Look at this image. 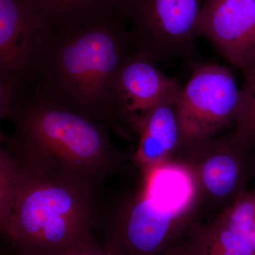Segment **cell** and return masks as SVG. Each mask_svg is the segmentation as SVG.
Returning a JSON list of instances; mask_svg holds the SVG:
<instances>
[{
	"mask_svg": "<svg viewBox=\"0 0 255 255\" xmlns=\"http://www.w3.org/2000/svg\"><path fill=\"white\" fill-rule=\"evenodd\" d=\"M14 132L5 142L18 165L98 191L124 164L109 125L33 92L15 102Z\"/></svg>",
	"mask_w": 255,
	"mask_h": 255,
	"instance_id": "cell-1",
	"label": "cell"
},
{
	"mask_svg": "<svg viewBox=\"0 0 255 255\" xmlns=\"http://www.w3.org/2000/svg\"><path fill=\"white\" fill-rule=\"evenodd\" d=\"M131 48L130 33L114 13L82 26L55 30L42 55L33 92L117 127L114 80Z\"/></svg>",
	"mask_w": 255,
	"mask_h": 255,
	"instance_id": "cell-2",
	"label": "cell"
},
{
	"mask_svg": "<svg viewBox=\"0 0 255 255\" xmlns=\"http://www.w3.org/2000/svg\"><path fill=\"white\" fill-rule=\"evenodd\" d=\"M19 168L17 200L1 232L18 254L59 255L93 241L99 217L97 191Z\"/></svg>",
	"mask_w": 255,
	"mask_h": 255,
	"instance_id": "cell-3",
	"label": "cell"
},
{
	"mask_svg": "<svg viewBox=\"0 0 255 255\" xmlns=\"http://www.w3.org/2000/svg\"><path fill=\"white\" fill-rule=\"evenodd\" d=\"M202 0H115L114 13L131 36L132 54L154 62L191 58Z\"/></svg>",
	"mask_w": 255,
	"mask_h": 255,
	"instance_id": "cell-4",
	"label": "cell"
},
{
	"mask_svg": "<svg viewBox=\"0 0 255 255\" xmlns=\"http://www.w3.org/2000/svg\"><path fill=\"white\" fill-rule=\"evenodd\" d=\"M240 91L227 67L218 64L194 67L177 102L181 145L176 159L198 144L232 130Z\"/></svg>",
	"mask_w": 255,
	"mask_h": 255,
	"instance_id": "cell-5",
	"label": "cell"
},
{
	"mask_svg": "<svg viewBox=\"0 0 255 255\" xmlns=\"http://www.w3.org/2000/svg\"><path fill=\"white\" fill-rule=\"evenodd\" d=\"M196 222L142 189L114 212L105 249L113 255H160Z\"/></svg>",
	"mask_w": 255,
	"mask_h": 255,
	"instance_id": "cell-6",
	"label": "cell"
},
{
	"mask_svg": "<svg viewBox=\"0 0 255 255\" xmlns=\"http://www.w3.org/2000/svg\"><path fill=\"white\" fill-rule=\"evenodd\" d=\"M54 31L31 0H0V81L19 94L36 76Z\"/></svg>",
	"mask_w": 255,
	"mask_h": 255,
	"instance_id": "cell-7",
	"label": "cell"
},
{
	"mask_svg": "<svg viewBox=\"0 0 255 255\" xmlns=\"http://www.w3.org/2000/svg\"><path fill=\"white\" fill-rule=\"evenodd\" d=\"M248 150L229 130L198 144L179 156L195 178L200 210H223L246 191Z\"/></svg>",
	"mask_w": 255,
	"mask_h": 255,
	"instance_id": "cell-8",
	"label": "cell"
},
{
	"mask_svg": "<svg viewBox=\"0 0 255 255\" xmlns=\"http://www.w3.org/2000/svg\"><path fill=\"white\" fill-rule=\"evenodd\" d=\"M182 87L167 76L155 62L130 53L119 68L114 84V112L117 127L137 135L147 114L166 101L178 98Z\"/></svg>",
	"mask_w": 255,
	"mask_h": 255,
	"instance_id": "cell-9",
	"label": "cell"
},
{
	"mask_svg": "<svg viewBox=\"0 0 255 255\" xmlns=\"http://www.w3.org/2000/svg\"><path fill=\"white\" fill-rule=\"evenodd\" d=\"M196 32L242 71L255 65L254 0H205Z\"/></svg>",
	"mask_w": 255,
	"mask_h": 255,
	"instance_id": "cell-10",
	"label": "cell"
},
{
	"mask_svg": "<svg viewBox=\"0 0 255 255\" xmlns=\"http://www.w3.org/2000/svg\"><path fill=\"white\" fill-rule=\"evenodd\" d=\"M178 98L157 106L140 124L132 159L142 171L177 157L181 145L177 115Z\"/></svg>",
	"mask_w": 255,
	"mask_h": 255,
	"instance_id": "cell-11",
	"label": "cell"
},
{
	"mask_svg": "<svg viewBox=\"0 0 255 255\" xmlns=\"http://www.w3.org/2000/svg\"><path fill=\"white\" fill-rule=\"evenodd\" d=\"M54 29L73 28L114 14L115 0H31Z\"/></svg>",
	"mask_w": 255,
	"mask_h": 255,
	"instance_id": "cell-12",
	"label": "cell"
},
{
	"mask_svg": "<svg viewBox=\"0 0 255 255\" xmlns=\"http://www.w3.org/2000/svg\"><path fill=\"white\" fill-rule=\"evenodd\" d=\"M184 240L190 255H255L246 242L216 219L208 225L196 222Z\"/></svg>",
	"mask_w": 255,
	"mask_h": 255,
	"instance_id": "cell-13",
	"label": "cell"
},
{
	"mask_svg": "<svg viewBox=\"0 0 255 255\" xmlns=\"http://www.w3.org/2000/svg\"><path fill=\"white\" fill-rule=\"evenodd\" d=\"M216 219L246 242L255 253V190L242 193Z\"/></svg>",
	"mask_w": 255,
	"mask_h": 255,
	"instance_id": "cell-14",
	"label": "cell"
},
{
	"mask_svg": "<svg viewBox=\"0 0 255 255\" xmlns=\"http://www.w3.org/2000/svg\"><path fill=\"white\" fill-rule=\"evenodd\" d=\"M244 82L233 130L248 150L255 149V65L243 71Z\"/></svg>",
	"mask_w": 255,
	"mask_h": 255,
	"instance_id": "cell-15",
	"label": "cell"
},
{
	"mask_svg": "<svg viewBox=\"0 0 255 255\" xmlns=\"http://www.w3.org/2000/svg\"><path fill=\"white\" fill-rule=\"evenodd\" d=\"M20 168L7 146L0 148V227L1 231L9 223L17 200Z\"/></svg>",
	"mask_w": 255,
	"mask_h": 255,
	"instance_id": "cell-16",
	"label": "cell"
},
{
	"mask_svg": "<svg viewBox=\"0 0 255 255\" xmlns=\"http://www.w3.org/2000/svg\"><path fill=\"white\" fill-rule=\"evenodd\" d=\"M59 255H113L105 248H100L94 241L75 247Z\"/></svg>",
	"mask_w": 255,
	"mask_h": 255,
	"instance_id": "cell-17",
	"label": "cell"
},
{
	"mask_svg": "<svg viewBox=\"0 0 255 255\" xmlns=\"http://www.w3.org/2000/svg\"><path fill=\"white\" fill-rule=\"evenodd\" d=\"M160 255H190V254L183 238Z\"/></svg>",
	"mask_w": 255,
	"mask_h": 255,
	"instance_id": "cell-18",
	"label": "cell"
},
{
	"mask_svg": "<svg viewBox=\"0 0 255 255\" xmlns=\"http://www.w3.org/2000/svg\"><path fill=\"white\" fill-rule=\"evenodd\" d=\"M254 1H255V0H254Z\"/></svg>",
	"mask_w": 255,
	"mask_h": 255,
	"instance_id": "cell-19",
	"label": "cell"
}]
</instances>
